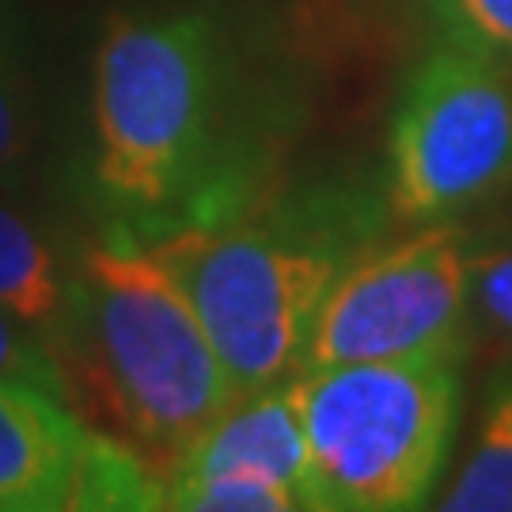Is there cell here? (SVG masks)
<instances>
[{
	"label": "cell",
	"mask_w": 512,
	"mask_h": 512,
	"mask_svg": "<svg viewBox=\"0 0 512 512\" xmlns=\"http://www.w3.org/2000/svg\"><path fill=\"white\" fill-rule=\"evenodd\" d=\"M296 99L236 19L164 4L107 19L92 57V183L145 243L239 217L274 190Z\"/></svg>",
	"instance_id": "cell-1"
},
{
	"label": "cell",
	"mask_w": 512,
	"mask_h": 512,
	"mask_svg": "<svg viewBox=\"0 0 512 512\" xmlns=\"http://www.w3.org/2000/svg\"><path fill=\"white\" fill-rule=\"evenodd\" d=\"M384 183L330 175L152 243L183 281L239 395L289 384L334 281L384 243Z\"/></svg>",
	"instance_id": "cell-2"
},
{
	"label": "cell",
	"mask_w": 512,
	"mask_h": 512,
	"mask_svg": "<svg viewBox=\"0 0 512 512\" xmlns=\"http://www.w3.org/2000/svg\"><path fill=\"white\" fill-rule=\"evenodd\" d=\"M54 357L69 395L80 380L95 414L164 478L239 399L183 281L122 224L76 255L73 311Z\"/></svg>",
	"instance_id": "cell-3"
},
{
	"label": "cell",
	"mask_w": 512,
	"mask_h": 512,
	"mask_svg": "<svg viewBox=\"0 0 512 512\" xmlns=\"http://www.w3.org/2000/svg\"><path fill=\"white\" fill-rule=\"evenodd\" d=\"M463 349L311 368L289 380L315 512L429 505L452 452Z\"/></svg>",
	"instance_id": "cell-4"
},
{
	"label": "cell",
	"mask_w": 512,
	"mask_h": 512,
	"mask_svg": "<svg viewBox=\"0 0 512 512\" xmlns=\"http://www.w3.org/2000/svg\"><path fill=\"white\" fill-rule=\"evenodd\" d=\"M512 183V76L444 42L406 76L391 114L384 198L395 224L452 220Z\"/></svg>",
	"instance_id": "cell-5"
},
{
	"label": "cell",
	"mask_w": 512,
	"mask_h": 512,
	"mask_svg": "<svg viewBox=\"0 0 512 512\" xmlns=\"http://www.w3.org/2000/svg\"><path fill=\"white\" fill-rule=\"evenodd\" d=\"M478 247L459 217L414 224L403 239L376 243L334 281L300 372L463 349Z\"/></svg>",
	"instance_id": "cell-6"
},
{
	"label": "cell",
	"mask_w": 512,
	"mask_h": 512,
	"mask_svg": "<svg viewBox=\"0 0 512 512\" xmlns=\"http://www.w3.org/2000/svg\"><path fill=\"white\" fill-rule=\"evenodd\" d=\"M92 433L65 399L0 380V512L76 509Z\"/></svg>",
	"instance_id": "cell-7"
},
{
	"label": "cell",
	"mask_w": 512,
	"mask_h": 512,
	"mask_svg": "<svg viewBox=\"0 0 512 512\" xmlns=\"http://www.w3.org/2000/svg\"><path fill=\"white\" fill-rule=\"evenodd\" d=\"M213 471H247L285 482L300 494L304 509L315 512L311 501V463L308 437L300 425L293 387L274 384L239 395L224 414L209 421L175 463V475H213Z\"/></svg>",
	"instance_id": "cell-8"
},
{
	"label": "cell",
	"mask_w": 512,
	"mask_h": 512,
	"mask_svg": "<svg viewBox=\"0 0 512 512\" xmlns=\"http://www.w3.org/2000/svg\"><path fill=\"white\" fill-rule=\"evenodd\" d=\"M76 258L61 255L38 224L0 202V308L54 349L73 311Z\"/></svg>",
	"instance_id": "cell-9"
},
{
	"label": "cell",
	"mask_w": 512,
	"mask_h": 512,
	"mask_svg": "<svg viewBox=\"0 0 512 512\" xmlns=\"http://www.w3.org/2000/svg\"><path fill=\"white\" fill-rule=\"evenodd\" d=\"M437 509L512 512V368H501L486 387L471 452Z\"/></svg>",
	"instance_id": "cell-10"
},
{
	"label": "cell",
	"mask_w": 512,
	"mask_h": 512,
	"mask_svg": "<svg viewBox=\"0 0 512 512\" xmlns=\"http://www.w3.org/2000/svg\"><path fill=\"white\" fill-rule=\"evenodd\" d=\"M167 509L183 512H296L304 501L285 482L247 471L167 478Z\"/></svg>",
	"instance_id": "cell-11"
},
{
	"label": "cell",
	"mask_w": 512,
	"mask_h": 512,
	"mask_svg": "<svg viewBox=\"0 0 512 512\" xmlns=\"http://www.w3.org/2000/svg\"><path fill=\"white\" fill-rule=\"evenodd\" d=\"M35 137V95H31L27 65L0 23V190H12L27 179Z\"/></svg>",
	"instance_id": "cell-12"
},
{
	"label": "cell",
	"mask_w": 512,
	"mask_h": 512,
	"mask_svg": "<svg viewBox=\"0 0 512 512\" xmlns=\"http://www.w3.org/2000/svg\"><path fill=\"white\" fill-rule=\"evenodd\" d=\"M444 42L512 61V0H429Z\"/></svg>",
	"instance_id": "cell-13"
},
{
	"label": "cell",
	"mask_w": 512,
	"mask_h": 512,
	"mask_svg": "<svg viewBox=\"0 0 512 512\" xmlns=\"http://www.w3.org/2000/svg\"><path fill=\"white\" fill-rule=\"evenodd\" d=\"M0 380H23L57 399H69V384H65L54 349L46 346L42 334H35L4 308H0Z\"/></svg>",
	"instance_id": "cell-14"
}]
</instances>
